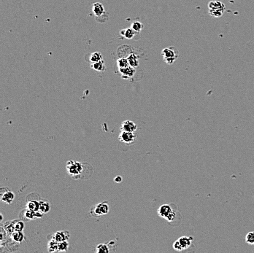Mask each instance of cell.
Instances as JSON below:
<instances>
[{"instance_id": "1", "label": "cell", "mask_w": 254, "mask_h": 253, "mask_svg": "<svg viewBox=\"0 0 254 253\" xmlns=\"http://www.w3.org/2000/svg\"><path fill=\"white\" fill-rule=\"evenodd\" d=\"M85 163H80L73 161H69L67 163V170L68 174L73 179L82 178L85 171V167L87 165Z\"/></svg>"}, {"instance_id": "2", "label": "cell", "mask_w": 254, "mask_h": 253, "mask_svg": "<svg viewBox=\"0 0 254 253\" xmlns=\"http://www.w3.org/2000/svg\"><path fill=\"white\" fill-rule=\"evenodd\" d=\"M209 15L213 17L219 18L223 15L226 10L225 5L218 0H213L208 4Z\"/></svg>"}, {"instance_id": "3", "label": "cell", "mask_w": 254, "mask_h": 253, "mask_svg": "<svg viewBox=\"0 0 254 253\" xmlns=\"http://www.w3.org/2000/svg\"><path fill=\"white\" fill-rule=\"evenodd\" d=\"M161 54L164 61L167 64H172L177 58L179 57V51L176 47H170L163 49Z\"/></svg>"}, {"instance_id": "4", "label": "cell", "mask_w": 254, "mask_h": 253, "mask_svg": "<svg viewBox=\"0 0 254 253\" xmlns=\"http://www.w3.org/2000/svg\"><path fill=\"white\" fill-rule=\"evenodd\" d=\"M108 212H109V205L107 201L98 203L95 206H94L91 209L92 215L94 217H99V216L106 215Z\"/></svg>"}, {"instance_id": "5", "label": "cell", "mask_w": 254, "mask_h": 253, "mask_svg": "<svg viewBox=\"0 0 254 253\" xmlns=\"http://www.w3.org/2000/svg\"><path fill=\"white\" fill-rule=\"evenodd\" d=\"M137 138V135L134 132H128V131H122L119 134L118 139L121 142L127 144H133Z\"/></svg>"}, {"instance_id": "6", "label": "cell", "mask_w": 254, "mask_h": 253, "mask_svg": "<svg viewBox=\"0 0 254 253\" xmlns=\"http://www.w3.org/2000/svg\"><path fill=\"white\" fill-rule=\"evenodd\" d=\"M137 125L134 122L131 121V120H124L123 123H121L120 125V130L122 131H128V132H135L137 131Z\"/></svg>"}, {"instance_id": "7", "label": "cell", "mask_w": 254, "mask_h": 253, "mask_svg": "<svg viewBox=\"0 0 254 253\" xmlns=\"http://www.w3.org/2000/svg\"><path fill=\"white\" fill-rule=\"evenodd\" d=\"M174 210L172 209L171 206L168 204H164L161 205L160 207L158 209V215H159L160 217H162V218L167 219L169 215L173 212Z\"/></svg>"}, {"instance_id": "8", "label": "cell", "mask_w": 254, "mask_h": 253, "mask_svg": "<svg viewBox=\"0 0 254 253\" xmlns=\"http://www.w3.org/2000/svg\"><path fill=\"white\" fill-rule=\"evenodd\" d=\"M70 234L67 231H57L55 234H53L52 238L55 239L56 242H60L63 241H67L70 238Z\"/></svg>"}, {"instance_id": "9", "label": "cell", "mask_w": 254, "mask_h": 253, "mask_svg": "<svg viewBox=\"0 0 254 253\" xmlns=\"http://www.w3.org/2000/svg\"><path fill=\"white\" fill-rule=\"evenodd\" d=\"M14 198H15V195H14L13 193L8 190V188H6L5 193L1 191V200L3 202L10 204L14 200Z\"/></svg>"}, {"instance_id": "10", "label": "cell", "mask_w": 254, "mask_h": 253, "mask_svg": "<svg viewBox=\"0 0 254 253\" xmlns=\"http://www.w3.org/2000/svg\"><path fill=\"white\" fill-rule=\"evenodd\" d=\"M119 72L121 73L122 77H124V79H127L129 77H132L133 75L135 73V70H134V67L129 66L126 68H120L119 69Z\"/></svg>"}, {"instance_id": "11", "label": "cell", "mask_w": 254, "mask_h": 253, "mask_svg": "<svg viewBox=\"0 0 254 253\" xmlns=\"http://www.w3.org/2000/svg\"><path fill=\"white\" fill-rule=\"evenodd\" d=\"M92 11L97 17H101L104 14V8L100 2H95L93 5Z\"/></svg>"}, {"instance_id": "12", "label": "cell", "mask_w": 254, "mask_h": 253, "mask_svg": "<svg viewBox=\"0 0 254 253\" xmlns=\"http://www.w3.org/2000/svg\"><path fill=\"white\" fill-rule=\"evenodd\" d=\"M193 239V238L192 236H182L179 238L178 241L184 250V249L189 248L190 246H191V244H192Z\"/></svg>"}, {"instance_id": "13", "label": "cell", "mask_w": 254, "mask_h": 253, "mask_svg": "<svg viewBox=\"0 0 254 253\" xmlns=\"http://www.w3.org/2000/svg\"><path fill=\"white\" fill-rule=\"evenodd\" d=\"M128 61H129V66L133 67H137L139 65V60H138L137 56L134 54H131L128 56Z\"/></svg>"}, {"instance_id": "14", "label": "cell", "mask_w": 254, "mask_h": 253, "mask_svg": "<svg viewBox=\"0 0 254 253\" xmlns=\"http://www.w3.org/2000/svg\"><path fill=\"white\" fill-rule=\"evenodd\" d=\"M11 238L15 242L21 243L24 239V233H22V231H14L11 234Z\"/></svg>"}, {"instance_id": "15", "label": "cell", "mask_w": 254, "mask_h": 253, "mask_svg": "<svg viewBox=\"0 0 254 253\" xmlns=\"http://www.w3.org/2000/svg\"><path fill=\"white\" fill-rule=\"evenodd\" d=\"M27 209L31 210V211L36 212L40 209V202L37 201H30L27 203Z\"/></svg>"}, {"instance_id": "16", "label": "cell", "mask_w": 254, "mask_h": 253, "mask_svg": "<svg viewBox=\"0 0 254 253\" xmlns=\"http://www.w3.org/2000/svg\"><path fill=\"white\" fill-rule=\"evenodd\" d=\"M91 67L95 71H97V72H102V71L104 70V61L102 60V61H99L98 62L92 63L91 64Z\"/></svg>"}, {"instance_id": "17", "label": "cell", "mask_w": 254, "mask_h": 253, "mask_svg": "<svg viewBox=\"0 0 254 253\" xmlns=\"http://www.w3.org/2000/svg\"><path fill=\"white\" fill-rule=\"evenodd\" d=\"M89 60L91 63L98 62V61H102V54H101V53H99V52L92 53L90 56Z\"/></svg>"}, {"instance_id": "18", "label": "cell", "mask_w": 254, "mask_h": 253, "mask_svg": "<svg viewBox=\"0 0 254 253\" xmlns=\"http://www.w3.org/2000/svg\"><path fill=\"white\" fill-rule=\"evenodd\" d=\"M96 252L98 253H108L111 252L110 247L105 244H100L96 247Z\"/></svg>"}, {"instance_id": "19", "label": "cell", "mask_w": 254, "mask_h": 253, "mask_svg": "<svg viewBox=\"0 0 254 253\" xmlns=\"http://www.w3.org/2000/svg\"><path fill=\"white\" fill-rule=\"evenodd\" d=\"M58 242H56V240L52 238L49 242L48 245V249L50 252H54L58 251Z\"/></svg>"}, {"instance_id": "20", "label": "cell", "mask_w": 254, "mask_h": 253, "mask_svg": "<svg viewBox=\"0 0 254 253\" xmlns=\"http://www.w3.org/2000/svg\"><path fill=\"white\" fill-rule=\"evenodd\" d=\"M50 203L47 201H40V211L43 214L48 213L50 211Z\"/></svg>"}, {"instance_id": "21", "label": "cell", "mask_w": 254, "mask_h": 253, "mask_svg": "<svg viewBox=\"0 0 254 253\" xmlns=\"http://www.w3.org/2000/svg\"><path fill=\"white\" fill-rule=\"evenodd\" d=\"M69 244L67 241L58 242V251L59 252H66L68 249Z\"/></svg>"}, {"instance_id": "22", "label": "cell", "mask_w": 254, "mask_h": 253, "mask_svg": "<svg viewBox=\"0 0 254 253\" xmlns=\"http://www.w3.org/2000/svg\"><path fill=\"white\" fill-rule=\"evenodd\" d=\"M143 28V25L141 23L139 22V21H135V22H133L132 24H131V29L134 30V31H137V32L141 31Z\"/></svg>"}, {"instance_id": "23", "label": "cell", "mask_w": 254, "mask_h": 253, "mask_svg": "<svg viewBox=\"0 0 254 253\" xmlns=\"http://www.w3.org/2000/svg\"><path fill=\"white\" fill-rule=\"evenodd\" d=\"M117 62H118V66L119 69L126 68V67L129 66V61H128L127 58H120V59H118Z\"/></svg>"}, {"instance_id": "24", "label": "cell", "mask_w": 254, "mask_h": 253, "mask_svg": "<svg viewBox=\"0 0 254 253\" xmlns=\"http://www.w3.org/2000/svg\"><path fill=\"white\" fill-rule=\"evenodd\" d=\"M246 242L247 244L250 245H254V231L249 232L246 236Z\"/></svg>"}, {"instance_id": "25", "label": "cell", "mask_w": 254, "mask_h": 253, "mask_svg": "<svg viewBox=\"0 0 254 253\" xmlns=\"http://www.w3.org/2000/svg\"><path fill=\"white\" fill-rule=\"evenodd\" d=\"M13 225L15 231H22L24 228V222L23 221H18Z\"/></svg>"}, {"instance_id": "26", "label": "cell", "mask_w": 254, "mask_h": 253, "mask_svg": "<svg viewBox=\"0 0 254 253\" xmlns=\"http://www.w3.org/2000/svg\"><path fill=\"white\" fill-rule=\"evenodd\" d=\"M25 217H26L28 220H33V219H35L36 218L35 212L27 209L26 211V212H25Z\"/></svg>"}, {"instance_id": "27", "label": "cell", "mask_w": 254, "mask_h": 253, "mask_svg": "<svg viewBox=\"0 0 254 253\" xmlns=\"http://www.w3.org/2000/svg\"><path fill=\"white\" fill-rule=\"evenodd\" d=\"M134 30L132 29H126V33H125V37L127 39H129V40H130V39H132L133 37H134Z\"/></svg>"}, {"instance_id": "28", "label": "cell", "mask_w": 254, "mask_h": 253, "mask_svg": "<svg viewBox=\"0 0 254 253\" xmlns=\"http://www.w3.org/2000/svg\"><path fill=\"white\" fill-rule=\"evenodd\" d=\"M173 248H174V249H175V250L178 251V252H181V251L183 250V249L182 246H181L180 243V242H179L178 239H177L176 241V242H174V244H173Z\"/></svg>"}, {"instance_id": "29", "label": "cell", "mask_w": 254, "mask_h": 253, "mask_svg": "<svg viewBox=\"0 0 254 253\" xmlns=\"http://www.w3.org/2000/svg\"><path fill=\"white\" fill-rule=\"evenodd\" d=\"M175 215H176V213H175V211H173V212H172L171 214H170V215L168 216L166 220H167V221H169V222H172V220H175Z\"/></svg>"}, {"instance_id": "30", "label": "cell", "mask_w": 254, "mask_h": 253, "mask_svg": "<svg viewBox=\"0 0 254 253\" xmlns=\"http://www.w3.org/2000/svg\"><path fill=\"white\" fill-rule=\"evenodd\" d=\"M114 181L117 183H120L122 182V177L120 176H117L114 178Z\"/></svg>"}, {"instance_id": "31", "label": "cell", "mask_w": 254, "mask_h": 253, "mask_svg": "<svg viewBox=\"0 0 254 253\" xmlns=\"http://www.w3.org/2000/svg\"><path fill=\"white\" fill-rule=\"evenodd\" d=\"M125 33H126V29H124V30H121L120 31V35H122V36H125Z\"/></svg>"}, {"instance_id": "32", "label": "cell", "mask_w": 254, "mask_h": 253, "mask_svg": "<svg viewBox=\"0 0 254 253\" xmlns=\"http://www.w3.org/2000/svg\"><path fill=\"white\" fill-rule=\"evenodd\" d=\"M2 219H3V218H2V215H1V221H2Z\"/></svg>"}]
</instances>
